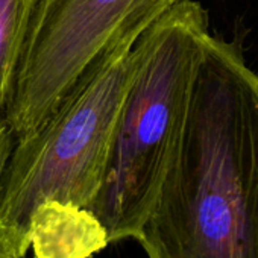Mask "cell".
I'll use <instances>...</instances> for the list:
<instances>
[{
    "instance_id": "cell-2",
    "label": "cell",
    "mask_w": 258,
    "mask_h": 258,
    "mask_svg": "<svg viewBox=\"0 0 258 258\" xmlns=\"http://www.w3.org/2000/svg\"><path fill=\"white\" fill-rule=\"evenodd\" d=\"M205 8L179 0L136 41V67L91 211L109 243L134 238L149 217L179 149L210 38Z\"/></svg>"
},
{
    "instance_id": "cell-6",
    "label": "cell",
    "mask_w": 258,
    "mask_h": 258,
    "mask_svg": "<svg viewBox=\"0 0 258 258\" xmlns=\"http://www.w3.org/2000/svg\"><path fill=\"white\" fill-rule=\"evenodd\" d=\"M37 0H0V117L10 108Z\"/></svg>"
},
{
    "instance_id": "cell-7",
    "label": "cell",
    "mask_w": 258,
    "mask_h": 258,
    "mask_svg": "<svg viewBox=\"0 0 258 258\" xmlns=\"http://www.w3.org/2000/svg\"><path fill=\"white\" fill-rule=\"evenodd\" d=\"M14 142H16V137L11 131L8 121L5 120V117H0V179H2L5 166L11 155Z\"/></svg>"
},
{
    "instance_id": "cell-3",
    "label": "cell",
    "mask_w": 258,
    "mask_h": 258,
    "mask_svg": "<svg viewBox=\"0 0 258 258\" xmlns=\"http://www.w3.org/2000/svg\"><path fill=\"white\" fill-rule=\"evenodd\" d=\"M134 67L133 47L79 84L38 129L14 142L0 179L2 255L28 253L31 216L40 204L59 201L91 210Z\"/></svg>"
},
{
    "instance_id": "cell-5",
    "label": "cell",
    "mask_w": 258,
    "mask_h": 258,
    "mask_svg": "<svg viewBox=\"0 0 258 258\" xmlns=\"http://www.w3.org/2000/svg\"><path fill=\"white\" fill-rule=\"evenodd\" d=\"M29 235L35 258H91L109 244L105 226L91 210L59 201L35 208Z\"/></svg>"
},
{
    "instance_id": "cell-4",
    "label": "cell",
    "mask_w": 258,
    "mask_h": 258,
    "mask_svg": "<svg viewBox=\"0 0 258 258\" xmlns=\"http://www.w3.org/2000/svg\"><path fill=\"white\" fill-rule=\"evenodd\" d=\"M179 0H37L5 120L17 139L38 129L69 94Z\"/></svg>"
},
{
    "instance_id": "cell-8",
    "label": "cell",
    "mask_w": 258,
    "mask_h": 258,
    "mask_svg": "<svg viewBox=\"0 0 258 258\" xmlns=\"http://www.w3.org/2000/svg\"><path fill=\"white\" fill-rule=\"evenodd\" d=\"M0 258H8V256H5V255H2V253H0Z\"/></svg>"
},
{
    "instance_id": "cell-1",
    "label": "cell",
    "mask_w": 258,
    "mask_h": 258,
    "mask_svg": "<svg viewBox=\"0 0 258 258\" xmlns=\"http://www.w3.org/2000/svg\"><path fill=\"white\" fill-rule=\"evenodd\" d=\"M137 241L148 258H258V75L210 35L179 149Z\"/></svg>"
}]
</instances>
